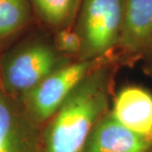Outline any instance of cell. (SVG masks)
<instances>
[{
    "instance_id": "cell-2",
    "label": "cell",
    "mask_w": 152,
    "mask_h": 152,
    "mask_svg": "<svg viewBox=\"0 0 152 152\" xmlns=\"http://www.w3.org/2000/svg\"><path fill=\"white\" fill-rule=\"evenodd\" d=\"M68 60L54 45L42 39L22 42L0 58V81L5 93L17 98Z\"/></svg>"
},
{
    "instance_id": "cell-11",
    "label": "cell",
    "mask_w": 152,
    "mask_h": 152,
    "mask_svg": "<svg viewBox=\"0 0 152 152\" xmlns=\"http://www.w3.org/2000/svg\"><path fill=\"white\" fill-rule=\"evenodd\" d=\"M53 45L63 56H78L82 50V39L78 32L70 27L57 30L54 35Z\"/></svg>"
},
{
    "instance_id": "cell-6",
    "label": "cell",
    "mask_w": 152,
    "mask_h": 152,
    "mask_svg": "<svg viewBox=\"0 0 152 152\" xmlns=\"http://www.w3.org/2000/svg\"><path fill=\"white\" fill-rule=\"evenodd\" d=\"M151 149V139L127 129L108 111L92 130L83 152H147Z\"/></svg>"
},
{
    "instance_id": "cell-12",
    "label": "cell",
    "mask_w": 152,
    "mask_h": 152,
    "mask_svg": "<svg viewBox=\"0 0 152 152\" xmlns=\"http://www.w3.org/2000/svg\"><path fill=\"white\" fill-rule=\"evenodd\" d=\"M143 57H145V59H146L147 66H148V68L151 70V73H152V39H151L149 45H148L147 50H145V53L143 54Z\"/></svg>"
},
{
    "instance_id": "cell-1",
    "label": "cell",
    "mask_w": 152,
    "mask_h": 152,
    "mask_svg": "<svg viewBox=\"0 0 152 152\" xmlns=\"http://www.w3.org/2000/svg\"><path fill=\"white\" fill-rule=\"evenodd\" d=\"M113 62L87 74L41 130V152H83L97 123L108 112Z\"/></svg>"
},
{
    "instance_id": "cell-7",
    "label": "cell",
    "mask_w": 152,
    "mask_h": 152,
    "mask_svg": "<svg viewBox=\"0 0 152 152\" xmlns=\"http://www.w3.org/2000/svg\"><path fill=\"white\" fill-rule=\"evenodd\" d=\"M152 39V0H124L117 48L126 57L143 56Z\"/></svg>"
},
{
    "instance_id": "cell-3",
    "label": "cell",
    "mask_w": 152,
    "mask_h": 152,
    "mask_svg": "<svg viewBox=\"0 0 152 152\" xmlns=\"http://www.w3.org/2000/svg\"><path fill=\"white\" fill-rule=\"evenodd\" d=\"M106 59L108 56L89 60L78 59L56 69L19 98L27 115L42 129L79 82Z\"/></svg>"
},
{
    "instance_id": "cell-13",
    "label": "cell",
    "mask_w": 152,
    "mask_h": 152,
    "mask_svg": "<svg viewBox=\"0 0 152 152\" xmlns=\"http://www.w3.org/2000/svg\"><path fill=\"white\" fill-rule=\"evenodd\" d=\"M2 90V87H1V81H0V91Z\"/></svg>"
},
{
    "instance_id": "cell-5",
    "label": "cell",
    "mask_w": 152,
    "mask_h": 152,
    "mask_svg": "<svg viewBox=\"0 0 152 152\" xmlns=\"http://www.w3.org/2000/svg\"><path fill=\"white\" fill-rule=\"evenodd\" d=\"M41 130L19 98L0 91V152H41Z\"/></svg>"
},
{
    "instance_id": "cell-9",
    "label": "cell",
    "mask_w": 152,
    "mask_h": 152,
    "mask_svg": "<svg viewBox=\"0 0 152 152\" xmlns=\"http://www.w3.org/2000/svg\"><path fill=\"white\" fill-rule=\"evenodd\" d=\"M39 19L50 28L70 27L78 16L82 0H30Z\"/></svg>"
},
{
    "instance_id": "cell-14",
    "label": "cell",
    "mask_w": 152,
    "mask_h": 152,
    "mask_svg": "<svg viewBox=\"0 0 152 152\" xmlns=\"http://www.w3.org/2000/svg\"><path fill=\"white\" fill-rule=\"evenodd\" d=\"M147 152H152V149H151V150H149V151H147Z\"/></svg>"
},
{
    "instance_id": "cell-10",
    "label": "cell",
    "mask_w": 152,
    "mask_h": 152,
    "mask_svg": "<svg viewBox=\"0 0 152 152\" xmlns=\"http://www.w3.org/2000/svg\"><path fill=\"white\" fill-rule=\"evenodd\" d=\"M30 0H0V42L26 28L32 18Z\"/></svg>"
},
{
    "instance_id": "cell-4",
    "label": "cell",
    "mask_w": 152,
    "mask_h": 152,
    "mask_svg": "<svg viewBox=\"0 0 152 152\" xmlns=\"http://www.w3.org/2000/svg\"><path fill=\"white\" fill-rule=\"evenodd\" d=\"M124 0H82L76 31L82 39L79 59L108 56L118 45Z\"/></svg>"
},
{
    "instance_id": "cell-8",
    "label": "cell",
    "mask_w": 152,
    "mask_h": 152,
    "mask_svg": "<svg viewBox=\"0 0 152 152\" xmlns=\"http://www.w3.org/2000/svg\"><path fill=\"white\" fill-rule=\"evenodd\" d=\"M111 113L127 129L152 140V93L126 86L115 95Z\"/></svg>"
}]
</instances>
